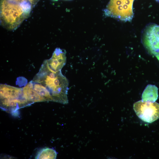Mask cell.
I'll return each mask as SVG.
<instances>
[{
    "instance_id": "5",
    "label": "cell",
    "mask_w": 159,
    "mask_h": 159,
    "mask_svg": "<svg viewBox=\"0 0 159 159\" xmlns=\"http://www.w3.org/2000/svg\"><path fill=\"white\" fill-rule=\"evenodd\" d=\"M134 110L137 116L143 121L152 123L159 118V104L142 100L135 102Z\"/></svg>"
},
{
    "instance_id": "9",
    "label": "cell",
    "mask_w": 159,
    "mask_h": 159,
    "mask_svg": "<svg viewBox=\"0 0 159 159\" xmlns=\"http://www.w3.org/2000/svg\"><path fill=\"white\" fill-rule=\"evenodd\" d=\"M158 97V88L155 85H148L144 90L142 96V100L154 102Z\"/></svg>"
},
{
    "instance_id": "7",
    "label": "cell",
    "mask_w": 159,
    "mask_h": 159,
    "mask_svg": "<svg viewBox=\"0 0 159 159\" xmlns=\"http://www.w3.org/2000/svg\"><path fill=\"white\" fill-rule=\"evenodd\" d=\"M50 68L55 71L61 70L66 62V53L60 48H56L51 57L46 60Z\"/></svg>"
},
{
    "instance_id": "2",
    "label": "cell",
    "mask_w": 159,
    "mask_h": 159,
    "mask_svg": "<svg viewBox=\"0 0 159 159\" xmlns=\"http://www.w3.org/2000/svg\"><path fill=\"white\" fill-rule=\"evenodd\" d=\"M32 8L28 0L18 2L1 0V24L8 30H16L29 16Z\"/></svg>"
},
{
    "instance_id": "4",
    "label": "cell",
    "mask_w": 159,
    "mask_h": 159,
    "mask_svg": "<svg viewBox=\"0 0 159 159\" xmlns=\"http://www.w3.org/2000/svg\"><path fill=\"white\" fill-rule=\"evenodd\" d=\"M134 0H110L104 10L105 15L127 21L133 16L132 5Z\"/></svg>"
},
{
    "instance_id": "8",
    "label": "cell",
    "mask_w": 159,
    "mask_h": 159,
    "mask_svg": "<svg viewBox=\"0 0 159 159\" xmlns=\"http://www.w3.org/2000/svg\"><path fill=\"white\" fill-rule=\"evenodd\" d=\"M22 90L25 98L33 104L36 102L46 101L33 88L30 82L22 88Z\"/></svg>"
},
{
    "instance_id": "10",
    "label": "cell",
    "mask_w": 159,
    "mask_h": 159,
    "mask_svg": "<svg viewBox=\"0 0 159 159\" xmlns=\"http://www.w3.org/2000/svg\"><path fill=\"white\" fill-rule=\"evenodd\" d=\"M57 153L54 149L45 148L41 149L38 153L35 159H56Z\"/></svg>"
},
{
    "instance_id": "3",
    "label": "cell",
    "mask_w": 159,
    "mask_h": 159,
    "mask_svg": "<svg viewBox=\"0 0 159 159\" xmlns=\"http://www.w3.org/2000/svg\"><path fill=\"white\" fill-rule=\"evenodd\" d=\"M0 100L2 110L17 116L19 109L33 104L25 98L22 88L5 84H0Z\"/></svg>"
},
{
    "instance_id": "11",
    "label": "cell",
    "mask_w": 159,
    "mask_h": 159,
    "mask_svg": "<svg viewBox=\"0 0 159 159\" xmlns=\"http://www.w3.org/2000/svg\"><path fill=\"white\" fill-rule=\"evenodd\" d=\"M31 4L32 8H33L39 0H27Z\"/></svg>"
},
{
    "instance_id": "1",
    "label": "cell",
    "mask_w": 159,
    "mask_h": 159,
    "mask_svg": "<svg viewBox=\"0 0 159 159\" xmlns=\"http://www.w3.org/2000/svg\"><path fill=\"white\" fill-rule=\"evenodd\" d=\"M30 82L33 88L46 101L68 103V80L61 70L55 71L50 68L46 60Z\"/></svg>"
},
{
    "instance_id": "13",
    "label": "cell",
    "mask_w": 159,
    "mask_h": 159,
    "mask_svg": "<svg viewBox=\"0 0 159 159\" xmlns=\"http://www.w3.org/2000/svg\"><path fill=\"white\" fill-rule=\"evenodd\" d=\"M54 0V1H57L58 0Z\"/></svg>"
},
{
    "instance_id": "6",
    "label": "cell",
    "mask_w": 159,
    "mask_h": 159,
    "mask_svg": "<svg viewBox=\"0 0 159 159\" xmlns=\"http://www.w3.org/2000/svg\"><path fill=\"white\" fill-rule=\"evenodd\" d=\"M143 42L149 53L159 61V25L151 24L144 30Z\"/></svg>"
},
{
    "instance_id": "12",
    "label": "cell",
    "mask_w": 159,
    "mask_h": 159,
    "mask_svg": "<svg viewBox=\"0 0 159 159\" xmlns=\"http://www.w3.org/2000/svg\"><path fill=\"white\" fill-rule=\"evenodd\" d=\"M9 1H13L18 2H21L27 0H7Z\"/></svg>"
}]
</instances>
